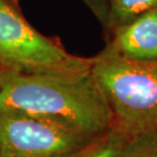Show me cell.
<instances>
[{
  "instance_id": "obj_1",
  "label": "cell",
  "mask_w": 157,
  "mask_h": 157,
  "mask_svg": "<svg viewBox=\"0 0 157 157\" xmlns=\"http://www.w3.org/2000/svg\"><path fill=\"white\" fill-rule=\"evenodd\" d=\"M0 111H14L93 138L113 127L111 110L86 70L17 74L0 89Z\"/></svg>"
},
{
  "instance_id": "obj_2",
  "label": "cell",
  "mask_w": 157,
  "mask_h": 157,
  "mask_svg": "<svg viewBox=\"0 0 157 157\" xmlns=\"http://www.w3.org/2000/svg\"><path fill=\"white\" fill-rule=\"evenodd\" d=\"M92 73L113 117L128 136L157 128V60L136 61L100 51Z\"/></svg>"
},
{
  "instance_id": "obj_3",
  "label": "cell",
  "mask_w": 157,
  "mask_h": 157,
  "mask_svg": "<svg viewBox=\"0 0 157 157\" xmlns=\"http://www.w3.org/2000/svg\"><path fill=\"white\" fill-rule=\"evenodd\" d=\"M94 60L71 54L57 38L36 30L18 0H0V67L21 75L63 73L90 68Z\"/></svg>"
},
{
  "instance_id": "obj_4",
  "label": "cell",
  "mask_w": 157,
  "mask_h": 157,
  "mask_svg": "<svg viewBox=\"0 0 157 157\" xmlns=\"http://www.w3.org/2000/svg\"><path fill=\"white\" fill-rule=\"evenodd\" d=\"M97 138L20 112L0 111V157H77Z\"/></svg>"
},
{
  "instance_id": "obj_5",
  "label": "cell",
  "mask_w": 157,
  "mask_h": 157,
  "mask_svg": "<svg viewBox=\"0 0 157 157\" xmlns=\"http://www.w3.org/2000/svg\"><path fill=\"white\" fill-rule=\"evenodd\" d=\"M106 39L102 52L136 61L157 60V8L114 29Z\"/></svg>"
},
{
  "instance_id": "obj_6",
  "label": "cell",
  "mask_w": 157,
  "mask_h": 157,
  "mask_svg": "<svg viewBox=\"0 0 157 157\" xmlns=\"http://www.w3.org/2000/svg\"><path fill=\"white\" fill-rule=\"evenodd\" d=\"M106 38L114 29L130 23L144 12L157 8V0H107Z\"/></svg>"
},
{
  "instance_id": "obj_7",
  "label": "cell",
  "mask_w": 157,
  "mask_h": 157,
  "mask_svg": "<svg viewBox=\"0 0 157 157\" xmlns=\"http://www.w3.org/2000/svg\"><path fill=\"white\" fill-rule=\"evenodd\" d=\"M128 135L112 127L77 157H119Z\"/></svg>"
},
{
  "instance_id": "obj_8",
  "label": "cell",
  "mask_w": 157,
  "mask_h": 157,
  "mask_svg": "<svg viewBox=\"0 0 157 157\" xmlns=\"http://www.w3.org/2000/svg\"><path fill=\"white\" fill-rule=\"evenodd\" d=\"M119 157H157V128L128 136Z\"/></svg>"
},
{
  "instance_id": "obj_9",
  "label": "cell",
  "mask_w": 157,
  "mask_h": 157,
  "mask_svg": "<svg viewBox=\"0 0 157 157\" xmlns=\"http://www.w3.org/2000/svg\"><path fill=\"white\" fill-rule=\"evenodd\" d=\"M80 1L83 2L92 11V13L101 24L103 30H105L108 13L107 0H80Z\"/></svg>"
},
{
  "instance_id": "obj_10",
  "label": "cell",
  "mask_w": 157,
  "mask_h": 157,
  "mask_svg": "<svg viewBox=\"0 0 157 157\" xmlns=\"http://www.w3.org/2000/svg\"><path fill=\"white\" fill-rule=\"evenodd\" d=\"M14 75H17V73H13V71H11L0 67V89L4 86Z\"/></svg>"
}]
</instances>
